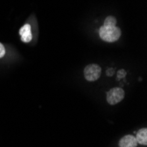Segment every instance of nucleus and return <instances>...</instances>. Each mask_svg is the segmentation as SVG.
<instances>
[{
  "label": "nucleus",
  "mask_w": 147,
  "mask_h": 147,
  "mask_svg": "<svg viewBox=\"0 0 147 147\" xmlns=\"http://www.w3.org/2000/svg\"><path fill=\"white\" fill-rule=\"evenodd\" d=\"M124 91L120 87H115L109 91L107 93V101L110 105H115L121 102L124 98Z\"/></svg>",
  "instance_id": "f03ea898"
},
{
  "label": "nucleus",
  "mask_w": 147,
  "mask_h": 147,
  "mask_svg": "<svg viewBox=\"0 0 147 147\" xmlns=\"http://www.w3.org/2000/svg\"><path fill=\"white\" fill-rule=\"evenodd\" d=\"M116 25V20L113 16H109L104 21V26H115Z\"/></svg>",
  "instance_id": "0eeeda50"
},
{
  "label": "nucleus",
  "mask_w": 147,
  "mask_h": 147,
  "mask_svg": "<svg viewBox=\"0 0 147 147\" xmlns=\"http://www.w3.org/2000/svg\"><path fill=\"white\" fill-rule=\"evenodd\" d=\"M20 34L21 36V41L24 42H29L32 40L31 26L29 24L24 25L20 29Z\"/></svg>",
  "instance_id": "20e7f679"
},
{
  "label": "nucleus",
  "mask_w": 147,
  "mask_h": 147,
  "mask_svg": "<svg viewBox=\"0 0 147 147\" xmlns=\"http://www.w3.org/2000/svg\"><path fill=\"white\" fill-rule=\"evenodd\" d=\"M101 73V69L98 64H89L84 70V76L87 81H95Z\"/></svg>",
  "instance_id": "7ed1b4c3"
},
{
  "label": "nucleus",
  "mask_w": 147,
  "mask_h": 147,
  "mask_svg": "<svg viewBox=\"0 0 147 147\" xmlns=\"http://www.w3.org/2000/svg\"><path fill=\"white\" fill-rule=\"evenodd\" d=\"M121 29L117 26H102L99 30L100 37L107 42H114L121 37Z\"/></svg>",
  "instance_id": "f257e3e1"
},
{
  "label": "nucleus",
  "mask_w": 147,
  "mask_h": 147,
  "mask_svg": "<svg viewBox=\"0 0 147 147\" xmlns=\"http://www.w3.org/2000/svg\"><path fill=\"white\" fill-rule=\"evenodd\" d=\"M137 145H138V142L136 138L131 135L124 136L119 141L120 147H137Z\"/></svg>",
  "instance_id": "39448f33"
},
{
  "label": "nucleus",
  "mask_w": 147,
  "mask_h": 147,
  "mask_svg": "<svg viewBox=\"0 0 147 147\" xmlns=\"http://www.w3.org/2000/svg\"><path fill=\"white\" fill-rule=\"evenodd\" d=\"M146 136H147V129L145 128L141 129L137 133L136 139H137L138 144H143V145H146V144H147V138H146Z\"/></svg>",
  "instance_id": "423d86ee"
},
{
  "label": "nucleus",
  "mask_w": 147,
  "mask_h": 147,
  "mask_svg": "<svg viewBox=\"0 0 147 147\" xmlns=\"http://www.w3.org/2000/svg\"><path fill=\"white\" fill-rule=\"evenodd\" d=\"M5 55V49L2 43H0V58H2Z\"/></svg>",
  "instance_id": "6e6552de"
}]
</instances>
